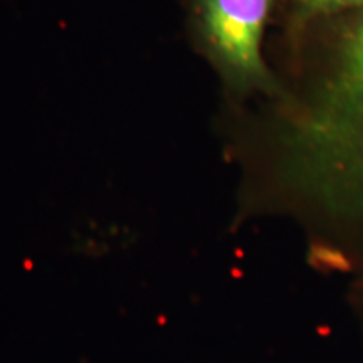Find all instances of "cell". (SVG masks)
I'll use <instances>...</instances> for the list:
<instances>
[{"mask_svg":"<svg viewBox=\"0 0 363 363\" xmlns=\"http://www.w3.org/2000/svg\"><path fill=\"white\" fill-rule=\"evenodd\" d=\"M283 12L279 93L239 118L251 214L288 216L318 269L363 278V6Z\"/></svg>","mask_w":363,"mask_h":363,"instance_id":"cell-1","label":"cell"},{"mask_svg":"<svg viewBox=\"0 0 363 363\" xmlns=\"http://www.w3.org/2000/svg\"><path fill=\"white\" fill-rule=\"evenodd\" d=\"M283 0H187V22L197 52L211 65L235 104L264 101L279 81L264 52L267 27Z\"/></svg>","mask_w":363,"mask_h":363,"instance_id":"cell-2","label":"cell"},{"mask_svg":"<svg viewBox=\"0 0 363 363\" xmlns=\"http://www.w3.org/2000/svg\"><path fill=\"white\" fill-rule=\"evenodd\" d=\"M357 6H363V0H283L281 9L296 13H318Z\"/></svg>","mask_w":363,"mask_h":363,"instance_id":"cell-3","label":"cell"},{"mask_svg":"<svg viewBox=\"0 0 363 363\" xmlns=\"http://www.w3.org/2000/svg\"><path fill=\"white\" fill-rule=\"evenodd\" d=\"M348 306H350L352 315L355 318L358 330L363 338V278L350 281V289H348Z\"/></svg>","mask_w":363,"mask_h":363,"instance_id":"cell-4","label":"cell"}]
</instances>
